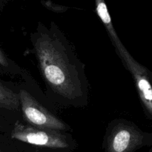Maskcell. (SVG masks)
Segmentation results:
<instances>
[{
  "label": "cell",
  "mask_w": 152,
  "mask_h": 152,
  "mask_svg": "<svg viewBox=\"0 0 152 152\" xmlns=\"http://www.w3.org/2000/svg\"><path fill=\"white\" fill-rule=\"evenodd\" d=\"M31 43L46 86L58 100L74 107L87 105L88 85L84 65L59 28L39 25L31 35Z\"/></svg>",
  "instance_id": "obj_1"
},
{
  "label": "cell",
  "mask_w": 152,
  "mask_h": 152,
  "mask_svg": "<svg viewBox=\"0 0 152 152\" xmlns=\"http://www.w3.org/2000/svg\"><path fill=\"white\" fill-rule=\"evenodd\" d=\"M105 144L106 152H133L152 144V134L144 132L129 120L116 119L107 127Z\"/></svg>",
  "instance_id": "obj_2"
},
{
  "label": "cell",
  "mask_w": 152,
  "mask_h": 152,
  "mask_svg": "<svg viewBox=\"0 0 152 152\" xmlns=\"http://www.w3.org/2000/svg\"><path fill=\"white\" fill-rule=\"evenodd\" d=\"M116 52L132 75L145 116L152 121V72L138 62L124 45Z\"/></svg>",
  "instance_id": "obj_3"
},
{
  "label": "cell",
  "mask_w": 152,
  "mask_h": 152,
  "mask_svg": "<svg viewBox=\"0 0 152 152\" xmlns=\"http://www.w3.org/2000/svg\"><path fill=\"white\" fill-rule=\"evenodd\" d=\"M10 136L16 140L36 146L64 149L71 145L70 138L62 132L34 127L19 121L15 123Z\"/></svg>",
  "instance_id": "obj_4"
},
{
  "label": "cell",
  "mask_w": 152,
  "mask_h": 152,
  "mask_svg": "<svg viewBox=\"0 0 152 152\" xmlns=\"http://www.w3.org/2000/svg\"><path fill=\"white\" fill-rule=\"evenodd\" d=\"M18 93L22 115L27 124L59 132L68 131L70 127L67 123L46 109L29 92L20 89Z\"/></svg>",
  "instance_id": "obj_5"
},
{
  "label": "cell",
  "mask_w": 152,
  "mask_h": 152,
  "mask_svg": "<svg viewBox=\"0 0 152 152\" xmlns=\"http://www.w3.org/2000/svg\"><path fill=\"white\" fill-rule=\"evenodd\" d=\"M96 12L98 17L105 26L107 33L109 36L111 41L114 45L115 50H118L123 46L121 40L119 38L112 23L111 15L108 10V7L105 0H94Z\"/></svg>",
  "instance_id": "obj_6"
},
{
  "label": "cell",
  "mask_w": 152,
  "mask_h": 152,
  "mask_svg": "<svg viewBox=\"0 0 152 152\" xmlns=\"http://www.w3.org/2000/svg\"><path fill=\"white\" fill-rule=\"evenodd\" d=\"M19 108V93L0 83V108L15 111Z\"/></svg>",
  "instance_id": "obj_7"
},
{
  "label": "cell",
  "mask_w": 152,
  "mask_h": 152,
  "mask_svg": "<svg viewBox=\"0 0 152 152\" xmlns=\"http://www.w3.org/2000/svg\"><path fill=\"white\" fill-rule=\"evenodd\" d=\"M0 71L7 74H18L22 73V70L5 53L0 49Z\"/></svg>",
  "instance_id": "obj_8"
},
{
  "label": "cell",
  "mask_w": 152,
  "mask_h": 152,
  "mask_svg": "<svg viewBox=\"0 0 152 152\" xmlns=\"http://www.w3.org/2000/svg\"><path fill=\"white\" fill-rule=\"evenodd\" d=\"M149 152H152V148H151V150H150V151H149Z\"/></svg>",
  "instance_id": "obj_9"
}]
</instances>
